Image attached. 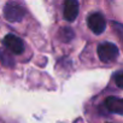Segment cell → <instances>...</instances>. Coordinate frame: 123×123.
Returning <instances> with one entry per match:
<instances>
[{"label": "cell", "mask_w": 123, "mask_h": 123, "mask_svg": "<svg viewBox=\"0 0 123 123\" xmlns=\"http://www.w3.org/2000/svg\"><path fill=\"white\" fill-rule=\"evenodd\" d=\"M118 47L111 42H104L101 45H99L98 47V55L100 58L101 62L104 63H110L113 62L117 57H118Z\"/></svg>", "instance_id": "obj_1"}, {"label": "cell", "mask_w": 123, "mask_h": 123, "mask_svg": "<svg viewBox=\"0 0 123 123\" xmlns=\"http://www.w3.org/2000/svg\"><path fill=\"white\" fill-rule=\"evenodd\" d=\"M4 16L10 22H18L25 16V10L18 3H7L4 7Z\"/></svg>", "instance_id": "obj_2"}, {"label": "cell", "mask_w": 123, "mask_h": 123, "mask_svg": "<svg viewBox=\"0 0 123 123\" xmlns=\"http://www.w3.org/2000/svg\"><path fill=\"white\" fill-rule=\"evenodd\" d=\"M3 43H4V46L6 47V49L9 52H12L15 54H22L23 51H24V43H23V41L18 36H16L13 34H7L4 37Z\"/></svg>", "instance_id": "obj_3"}, {"label": "cell", "mask_w": 123, "mask_h": 123, "mask_svg": "<svg viewBox=\"0 0 123 123\" xmlns=\"http://www.w3.org/2000/svg\"><path fill=\"white\" fill-rule=\"evenodd\" d=\"M87 24L94 34H101L106 28V21L101 13H92L87 18Z\"/></svg>", "instance_id": "obj_4"}, {"label": "cell", "mask_w": 123, "mask_h": 123, "mask_svg": "<svg viewBox=\"0 0 123 123\" xmlns=\"http://www.w3.org/2000/svg\"><path fill=\"white\" fill-rule=\"evenodd\" d=\"M64 18L69 22H73L76 19L79 15V3L76 0H68L64 4Z\"/></svg>", "instance_id": "obj_5"}, {"label": "cell", "mask_w": 123, "mask_h": 123, "mask_svg": "<svg viewBox=\"0 0 123 123\" xmlns=\"http://www.w3.org/2000/svg\"><path fill=\"white\" fill-rule=\"evenodd\" d=\"M105 107L112 113H118L123 116V98L109 97L105 100Z\"/></svg>", "instance_id": "obj_6"}, {"label": "cell", "mask_w": 123, "mask_h": 123, "mask_svg": "<svg viewBox=\"0 0 123 123\" xmlns=\"http://www.w3.org/2000/svg\"><path fill=\"white\" fill-rule=\"evenodd\" d=\"M0 63L6 68H12L15 65V59L12 54L5 48H0Z\"/></svg>", "instance_id": "obj_7"}, {"label": "cell", "mask_w": 123, "mask_h": 123, "mask_svg": "<svg viewBox=\"0 0 123 123\" xmlns=\"http://www.w3.org/2000/svg\"><path fill=\"white\" fill-rule=\"evenodd\" d=\"M59 37L64 42L71 41V39L74 37V31L70 28H62V30L59 31Z\"/></svg>", "instance_id": "obj_8"}, {"label": "cell", "mask_w": 123, "mask_h": 123, "mask_svg": "<svg viewBox=\"0 0 123 123\" xmlns=\"http://www.w3.org/2000/svg\"><path fill=\"white\" fill-rule=\"evenodd\" d=\"M115 82L119 88H123V71H118L115 74Z\"/></svg>", "instance_id": "obj_9"}, {"label": "cell", "mask_w": 123, "mask_h": 123, "mask_svg": "<svg viewBox=\"0 0 123 123\" xmlns=\"http://www.w3.org/2000/svg\"><path fill=\"white\" fill-rule=\"evenodd\" d=\"M112 25H113L115 30L117 31V34L119 35V37H121L122 41H123V25H122L121 23H117V22H112Z\"/></svg>", "instance_id": "obj_10"}]
</instances>
